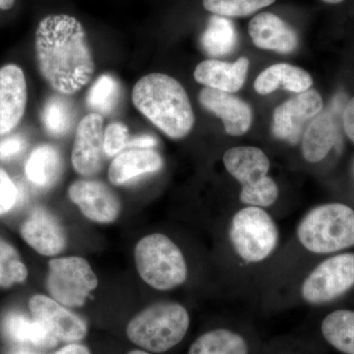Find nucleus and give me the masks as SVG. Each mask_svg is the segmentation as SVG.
<instances>
[{"label":"nucleus","mask_w":354,"mask_h":354,"mask_svg":"<svg viewBox=\"0 0 354 354\" xmlns=\"http://www.w3.org/2000/svg\"><path fill=\"white\" fill-rule=\"evenodd\" d=\"M35 50L39 73L57 94H76L94 75L87 35L73 16L53 14L44 17L36 31Z\"/></svg>","instance_id":"1"},{"label":"nucleus","mask_w":354,"mask_h":354,"mask_svg":"<svg viewBox=\"0 0 354 354\" xmlns=\"http://www.w3.org/2000/svg\"><path fill=\"white\" fill-rule=\"evenodd\" d=\"M135 108L171 139H181L194 127L187 93L176 79L162 73L142 77L132 92Z\"/></svg>","instance_id":"2"},{"label":"nucleus","mask_w":354,"mask_h":354,"mask_svg":"<svg viewBox=\"0 0 354 354\" xmlns=\"http://www.w3.org/2000/svg\"><path fill=\"white\" fill-rule=\"evenodd\" d=\"M187 310L174 301L157 302L137 314L128 324V339L151 353H162L177 346L187 334Z\"/></svg>","instance_id":"3"},{"label":"nucleus","mask_w":354,"mask_h":354,"mask_svg":"<svg viewBox=\"0 0 354 354\" xmlns=\"http://www.w3.org/2000/svg\"><path fill=\"white\" fill-rule=\"evenodd\" d=\"M297 239L315 254L342 252L354 247V209L342 203L315 207L300 221Z\"/></svg>","instance_id":"4"},{"label":"nucleus","mask_w":354,"mask_h":354,"mask_svg":"<svg viewBox=\"0 0 354 354\" xmlns=\"http://www.w3.org/2000/svg\"><path fill=\"white\" fill-rule=\"evenodd\" d=\"M134 257L140 277L155 290H174L187 279L183 251L167 235L153 234L143 237L135 247Z\"/></svg>","instance_id":"5"},{"label":"nucleus","mask_w":354,"mask_h":354,"mask_svg":"<svg viewBox=\"0 0 354 354\" xmlns=\"http://www.w3.org/2000/svg\"><path fill=\"white\" fill-rule=\"evenodd\" d=\"M223 164L228 174L241 184L239 198L243 204L266 208L278 200V185L268 176L269 158L261 149L249 146L228 149Z\"/></svg>","instance_id":"6"},{"label":"nucleus","mask_w":354,"mask_h":354,"mask_svg":"<svg viewBox=\"0 0 354 354\" xmlns=\"http://www.w3.org/2000/svg\"><path fill=\"white\" fill-rule=\"evenodd\" d=\"M230 241L242 260L251 264L260 263L269 258L278 246V225L264 209L245 207L232 218Z\"/></svg>","instance_id":"7"},{"label":"nucleus","mask_w":354,"mask_h":354,"mask_svg":"<svg viewBox=\"0 0 354 354\" xmlns=\"http://www.w3.org/2000/svg\"><path fill=\"white\" fill-rule=\"evenodd\" d=\"M97 285L92 267L82 257L57 258L48 263L46 288L51 298L64 306H83Z\"/></svg>","instance_id":"8"},{"label":"nucleus","mask_w":354,"mask_h":354,"mask_svg":"<svg viewBox=\"0 0 354 354\" xmlns=\"http://www.w3.org/2000/svg\"><path fill=\"white\" fill-rule=\"evenodd\" d=\"M354 286V253H339L317 266L301 286V297L312 305L327 304Z\"/></svg>","instance_id":"9"},{"label":"nucleus","mask_w":354,"mask_h":354,"mask_svg":"<svg viewBox=\"0 0 354 354\" xmlns=\"http://www.w3.org/2000/svg\"><path fill=\"white\" fill-rule=\"evenodd\" d=\"M323 109V100L315 90L300 93L274 109L272 133L277 138L297 144L307 122Z\"/></svg>","instance_id":"10"},{"label":"nucleus","mask_w":354,"mask_h":354,"mask_svg":"<svg viewBox=\"0 0 354 354\" xmlns=\"http://www.w3.org/2000/svg\"><path fill=\"white\" fill-rule=\"evenodd\" d=\"M104 118L97 113H88L77 127L72 165L83 176H94L102 169L104 162Z\"/></svg>","instance_id":"11"},{"label":"nucleus","mask_w":354,"mask_h":354,"mask_svg":"<svg viewBox=\"0 0 354 354\" xmlns=\"http://www.w3.org/2000/svg\"><path fill=\"white\" fill-rule=\"evenodd\" d=\"M68 195L83 215L95 223H111L120 216V198L100 181L77 180L70 185Z\"/></svg>","instance_id":"12"},{"label":"nucleus","mask_w":354,"mask_h":354,"mask_svg":"<svg viewBox=\"0 0 354 354\" xmlns=\"http://www.w3.org/2000/svg\"><path fill=\"white\" fill-rule=\"evenodd\" d=\"M29 308L32 318L44 324L58 341L75 342L87 335V325L75 314L64 308L57 300L46 295L31 297Z\"/></svg>","instance_id":"13"},{"label":"nucleus","mask_w":354,"mask_h":354,"mask_svg":"<svg viewBox=\"0 0 354 354\" xmlns=\"http://www.w3.org/2000/svg\"><path fill=\"white\" fill-rule=\"evenodd\" d=\"M24 72L15 64L0 68V136L17 127L27 106Z\"/></svg>","instance_id":"14"},{"label":"nucleus","mask_w":354,"mask_h":354,"mask_svg":"<svg viewBox=\"0 0 354 354\" xmlns=\"http://www.w3.org/2000/svg\"><path fill=\"white\" fill-rule=\"evenodd\" d=\"M199 101L203 108L221 118L230 136H241L250 128L252 111L249 104L236 95L205 87L200 92Z\"/></svg>","instance_id":"15"},{"label":"nucleus","mask_w":354,"mask_h":354,"mask_svg":"<svg viewBox=\"0 0 354 354\" xmlns=\"http://www.w3.org/2000/svg\"><path fill=\"white\" fill-rule=\"evenodd\" d=\"M20 232L22 239L41 255H57L66 247L64 227L53 214L43 208L32 212Z\"/></svg>","instance_id":"16"},{"label":"nucleus","mask_w":354,"mask_h":354,"mask_svg":"<svg viewBox=\"0 0 354 354\" xmlns=\"http://www.w3.org/2000/svg\"><path fill=\"white\" fill-rule=\"evenodd\" d=\"M253 44L262 50L290 53L297 50V32L279 16L270 12L258 14L248 26Z\"/></svg>","instance_id":"17"},{"label":"nucleus","mask_w":354,"mask_h":354,"mask_svg":"<svg viewBox=\"0 0 354 354\" xmlns=\"http://www.w3.org/2000/svg\"><path fill=\"white\" fill-rule=\"evenodd\" d=\"M337 109H329L310 121L302 137V153L307 162L316 164L327 157L339 142Z\"/></svg>","instance_id":"18"},{"label":"nucleus","mask_w":354,"mask_h":354,"mask_svg":"<svg viewBox=\"0 0 354 354\" xmlns=\"http://www.w3.org/2000/svg\"><path fill=\"white\" fill-rule=\"evenodd\" d=\"M249 60L241 57L232 64L218 60H205L197 65L194 78L205 87L225 93H236L246 80Z\"/></svg>","instance_id":"19"},{"label":"nucleus","mask_w":354,"mask_h":354,"mask_svg":"<svg viewBox=\"0 0 354 354\" xmlns=\"http://www.w3.org/2000/svg\"><path fill=\"white\" fill-rule=\"evenodd\" d=\"M164 167V160L152 149H131L118 153L109 169L113 185H123L137 177L156 174Z\"/></svg>","instance_id":"20"},{"label":"nucleus","mask_w":354,"mask_h":354,"mask_svg":"<svg viewBox=\"0 0 354 354\" xmlns=\"http://www.w3.org/2000/svg\"><path fill=\"white\" fill-rule=\"evenodd\" d=\"M312 84V77L304 69L295 65L279 64L260 73L254 88L260 95H269L279 88L300 94L308 91Z\"/></svg>","instance_id":"21"},{"label":"nucleus","mask_w":354,"mask_h":354,"mask_svg":"<svg viewBox=\"0 0 354 354\" xmlns=\"http://www.w3.org/2000/svg\"><path fill=\"white\" fill-rule=\"evenodd\" d=\"M62 160L55 147L44 144L37 147L28 158L25 171L35 185L48 188L53 185L62 174Z\"/></svg>","instance_id":"22"},{"label":"nucleus","mask_w":354,"mask_h":354,"mask_svg":"<svg viewBox=\"0 0 354 354\" xmlns=\"http://www.w3.org/2000/svg\"><path fill=\"white\" fill-rule=\"evenodd\" d=\"M203 51L212 57H225L234 50L237 32L232 20L225 16L213 15L200 38Z\"/></svg>","instance_id":"23"},{"label":"nucleus","mask_w":354,"mask_h":354,"mask_svg":"<svg viewBox=\"0 0 354 354\" xmlns=\"http://www.w3.org/2000/svg\"><path fill=\"white\" fill-rule=\"evenodd\" d=\"M321 333L332 348L342 354H354V311L339 309L330 312L321 324Z\"/></svg>","instance_id":"24"},{"label":"nucleus","mask_w":354,"mask_h":354,"mask_svg":"<svg viewBox=\"0 0 354 354\" xmlns=\"http://www.w3.org/2000/svg\"><path fill=\"white\" fill-rule=\"evenodd\" d=\"M188 354H249L246 339L228 329L209 330L193 342Z\"/></svg>","instance_id":"25"},{"label":"nucleus","mask_w":354,"mask_h":354,"mask_svg":"<svg viewBox=\"0 0 354 354\" xmlns=\"http://www.w3.org/2000/svg\"><path fill=\"white\" fill-rule=\"evenodd\" d=\"M67 95H51L41 113L44 127L53 137H62L72 129L75 121V109Z\"/></svg>","instance_id":"26"},{"label":"nucleus","mask_w":354,"mask_h":354,"mask_svg":"<svg viewBox=\"0 0 354 354\" xmlns=\"http://www.w3.org/2000/svg\"><path fill=\"white\" fill-rule=\"evenodd\" d=\"M121 95L120 84L109 74L100 76L88 90V108L93 113L108 116L118 108Z\"/></svg>","instance_id":"27"},{"label":"nucleus","mask_w":354,"mask_h":354,"mask_svg":"<svg viewBox=\"0 0 354 354\" xmlns=\"http://www.w3.org/2000/svg\"><path fill=\"white\" fill-rule=\"evenodd\" d=\"M27 278V267L19 253L8 242L0 239V288H11L24 283Z\"/></svg>","instance_id":"28"},{"label":"nucleus","mask_w":354,"mask_h":354,"mask_svg":"<svg viewBox=\"0 0 354 354\" xmlns=\"http://www.w3.org/2000/svg\"><path fill=\"white\" fill-rule=\"evenodd\" d=\"M276 0H203L206 10L225 17H246Z\"/></svg>","instance_id":"29"},{"label":"nucleus","mask_w":354,"mask_h":354,"mask_svg":"<svg viewBox=\"0 0 354 354\" xmlns=\"http://www.w3.org/2000/svg\"><path fill=\"white\" fill-rule=\"evenodd\" d=\"M129 142V131L123 123H111L104 130V150L106 157H114L123 152Z\"/></svg>","instance_id":"30"},{"label":"nucleus","mask_w":354,"mask_h":354,"mask_svg":"<svg viewBox=\"0 0 354 354\" xmlns=\"http://www.w3.org/2000/svg\"><path fill=\"white\" fill-rule=\"evenodd\" d=\"M4 330L7 337L17 342H31L34 320L29 319L23 314H9L4 321Z\"/></svg>","instance_id":"31"},{"label":"nucleus","mask_w":354,"mask_h":354,"mask_svg":"<svg viewBox=\"0 0 354 354\" xmlns=\"http://www.w3.org/2000/svg\"><path fill=\"white\" fill-rule=\"evenodd\" d=\"M17 198L18 190L12 179L4 169H0V216L13 208Z\"/></svg>","instance_id":"32"},{"label":"nucleus","mask_w":354,"mask_h":354,"mask_svg":"<svg viewBox=\"0 0 354 354\" xmlns=\"http://www.w3.org/2000/svg\"><path fill=\"white\" fill-rule=\"evenodd\" d=\"M27 143L20 135L7 137L0 141V160H10L25 150Z\"/></svg>","instance_id":"33"},{"label":"nucleus","mask_w":354,"mask_h":354,"mask_svg":"<svg viewBox=\"0 0 354 354\" xmlns=\"http://www.w3.org/2000/svg\"><path fill=\"white\" fill-rule=\"evenodd\" d=\"M342 118L344 132L354 143V97L344 106Z\"/></svg>","instance_id":"34"},{"label":"nucleus","mask_w":354,"mask_h":354,"mask_svg":"<svg viewBox=\"0 0 354 354\" xmlns=\"http://www.w3.org/2000/svg\"><path fill=\"white\" fill-rule=\"evenodd\" d=\"M157 139L151 135H142L130 139L127 148L131 149H153L157 146Z\"/></svg>","instance_id":"35"},{"label":"nucleus","mask_w":354,"mask_h":354,"mask_svg":"<svg viewBox=\"0 0 354 354\" xmlns=\"http://www.w3.org/2000/svg\"><path fill=\"white\" fill-rule=\"evenodd\" d=\"M55 354H90V351L82 344H72L59 349Z\"/></svg>","instance_id":"36"},{"label":"nucleus","mask_w":354,"mask_h":354,"mask_svg":"<svg viewBox=\"0 0 354 354\" xmlns=\"http://www.w3.org/2000/svg\"><path fill=\"white\" fill-rule=\"evenodd\" d=\"M15 0H0V9L2 10H8L12 8Z\"/></svg>","instance_id":"37"},{"label":"nucleus","mask_w":354,"mask_h":354,"mask_svg":"<svg viewBox=\"0 0 354 354\" xmlns=\"http://www.w3.org/2000/svg\"><path fill=\"white\" fill-rule=\"evenodd\" d=\"M322 1L329 4H339L344 1V0H322Z\"/></svg>","instance_id":"38"},{"label":"nucleus","mask_w":354,"mask_h":354,"mask_svg":"<svg viewBox=\"0 0 354 354\" xmlns=\"http://www.w3.org/2000/svg\"><path fill=\"white\" fill-rule=\"evenodd\" d=\"M127 354H150V353H147V351H139V349H136V351H130V353H128Z\"/></svg>","instance_id":"39"},{"label":"nucleus","mask_w":354,"mask_h":354,"mask_svg":"<svg viewBox=\"0 0 354 354\" xmlns=\"http://www.w3.org/2000/svg\"><path fill=\"white\" fill-rule=\"evenodd\" d=\"M15 354H32V353H28V351H18V353H16Z\"/></svg>","instance_id":"40"},{"label":"nucleus","mask_w":354,"mask_h":354,"mask_svg":"<svg viewBox=\"0 0 354 354\" xmlns=\"http://www.w3.org/2000/svg\"><path fill=\"white\" fill-rule=\"evenodd\" d=\"M353 171H354V165H353Z\"/></svg>","instance_id":"41"}]
</instances>
